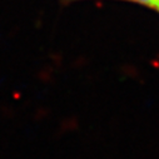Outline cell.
<instances>
[{
  "instance_id": "1",
  "label": "cell",
  "mask_w": 159,
  "mask_h": 159,
  "mask_svg": "<svg viewBox=\"0 0 159 159\" xmlns=\"http://www.w3.org/2000/svg\"><path fill=\"white\" fill-rule=\"evenodd\" d=\"M133 2H138V3H142V4L149 5V7H154L157 0H133Z\"/></svg>"
},
{
  "instance_id": "2",
  "label": "cell",
  "mask_w": 159,
  "mask_h": 159,
  "mask_svg": "<svg viewBox=\"0 0 159 159\" xmlns=\"http://www.w3.org/2000/svg\"><path fill=\"white\" fill-rule=\"evenodd\" d=\"M154 8H157V9L159 10V0H158V2L155 3V5H154Z\"/></svg>"
},
{
  "instance_id": "3",
  "label": "cell",
  "mask_w": 159,
  "mask_h": 159,
  "mask_svg": "<svg viewBox=\"0 0 159 159\" xmlns=\"http://www.w3.org/2000/svg\"><path fill=\"white\" fill-rule=\"evenodd\" d=\"M157 2H158V0H157Z\"/></svg>"
}]
</instances>
